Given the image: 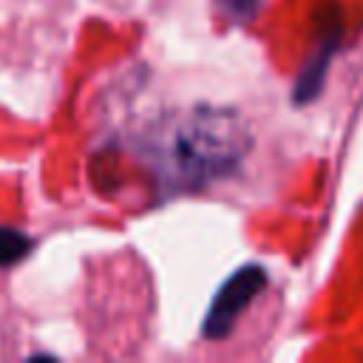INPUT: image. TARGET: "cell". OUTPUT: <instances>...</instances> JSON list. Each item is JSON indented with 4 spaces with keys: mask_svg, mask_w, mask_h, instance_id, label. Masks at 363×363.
I'll use <instances>...</instances> for the list:
<instances>
[{
    "mask_svg": "<svg viewBox=\"0 0 363 363\" xmlns=\"http://www.w3.org/2000/svg\"><path fill=\"white\" fill-rule=\"evenodd\" d=\"M337 43H340V26L332 23V28H326V34L320 37L318 48L309 54V60L303 62V68L298 74V82H295V91H292V99L298 105L312 102L320 94L326 71H329V62H332V54L337 51Z\"/></svg>",
    "mask_w": 363,
    "mask_h": 363,
    "instance_id": "obj_3",
    "label": "cell"
},
{
    "mask_svg": "<svg viewBox=\"0 0 363 363\" xmlns=\"http://www.w3.org/2000/svg\"><path fill=\"white\" fill-rule=\"evenodd\" d=\"M250 147L244 119L207 105L167 116L145 139V156L170 190L204 187L235 173Z\"/></svg>",
    "mask_w": 363,
    "mask_h": 363,
    "instance_id": "obj_1",
    "label": "cell"
},
{
    "mask_svg": "<svg viewBox=\"0 0 363 363\" xmlns=\"http://www.w3.org/2000/svg\"><path fill=\"white\" fill-rule=\"evenodd\" d=\"M267 286V269L258 264H247L241 269H235L213 295L210 309L204 315L201 332L210 340H221L233 332L235 320L241 318V312L252 303V298Z\"/></svg>",
    "mask_w": 363,
    "mask_h": 363,
    "instance_id": "obj_2",
    "label": "cell"
},
{
    "mask_svg": "<svg viewBox=\"0 0 363 363\" xmlns=\"http://www.w3.org/2000/svg\"><path fill=\"white\" fill-rule=\"evenodd\" d=\"M31 252V238L23 230L0 224V267H14Z\"/></svg>",
    "mask_w": 363,
    "mask_h": 363,
    "instance_id": "obj_4",
    "label": "cell"
},
{
    "mask_svg": "<svg viewBox=\"0 0 363 363\" xmlns=\"http://www.w3.org/2000/svg\"><path fill=\"white\" fill-rule=\"evenodd\" d=\"M216 3H218L221 14L230 17L233 23H250L258 14V9L264 6V0H216Z\"/></svg>",
    "mask_w": 363,
    "mask_h": 363,
    "instance_id": "obj_5",
    "label": "cell"
}]
</instances>
